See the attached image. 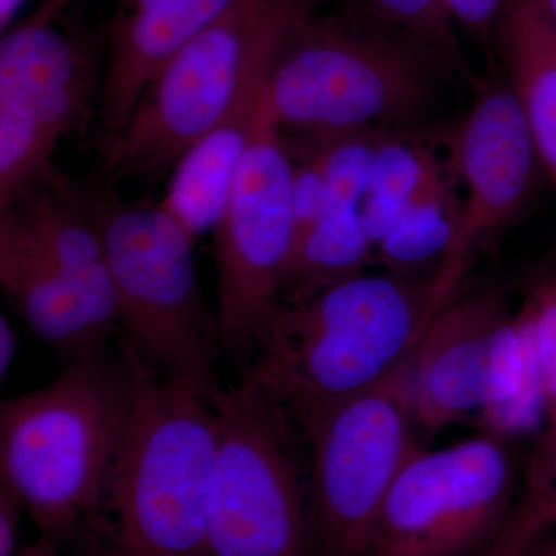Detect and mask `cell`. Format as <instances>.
<instances>
[{"label":"cell","mask_w":556,"mask_h":556,"mask_svg":"<svg viewBox=\"0 0 556 556\" xmlns=\"http://www.w3.org/2000/svg\"><path fill=\"white\" fill-rule=\"evenodd\" d=\"M452 300L437 269L364 273L308 298L283 300L243 372L280 399L303 431L405 367Z\"/></svg>","instance_id":"1"},{"label":"cell","mask_w":556,"mask_h":556,"mask_svg":"<svg viewBox=\"0 0 556 556\" xmlns=\"http://www.w3.org/2000/svg\"><path fill=\"white\" fill-rule=\"evenodd\" d=\"M134 399L105 504L116 556H208L218 409L195 382L155 369L127 343Z\"/></svg>","instance_id":"2"},{"label":"cell","mask_w":556,"mask_h":556,"mask_svg":"<svg viewBox=\"0 0 556 556\" xmlns=\"http://www.w3.org/2000/svg\"><path fill=\"white\" fill-rule=\"evenodd\" d=\"M134 399L129 361L72 358L47 386L0 405V479L47 536L97 535L113 456Z\"/></svg>","instance_id":"3"},{"label":"cell","mask_w":556,"mask_h":556,"mask_svg":"<svg viewBox=\"0 0 556 556\" xmlns=\"http://www.w3.org/2000/svg\"><path fill=\"white\" fill-rule=\"evenodd\" d=\"M441 67L448 65L367 17L325 16L311 7L278 50L268 100L285 137L390 130L430 112Z\"/></svg>","instance_id":"4"},{"label":"cell","mask_w":556,"mask_h":556,"mask_svg":"<svg viewBox=\"0 0 556 556\" xmlns=\"http://www.w3.org/2000/svg\"><path fill=\"white\" fill-rule=\"evenodd\" d=\"M313 0H237L155 73L116 137L105 139L110 178L174 169L178 160L269 78L278 50Z\"/></svg>","instance_id":"5"},{"label":"cell","mask_w":556,"mask_h":556,"mask_svg":"<svg viewBox=\"0 0 556 556\" xmlns=\"http://www.w3.org/2000/svg\"><path fill=\"white\" fill-rule=\"evenodd\" d=\"M51 178L100 232L129 345L167 375L217 390V321L208 317L197 278L195 239L161 203H127L102 188Z\"/></svg>","instance_id":"6"},{"label":"cell","mask_w":556,"mask_h":556,"mask_svg":"<svg viewBox=\"0 0 556 556\" xmlns=\"http://www.w3.org/2000/svg\"><path fill=\"white\" fill-rule=\"evenodd\" d=\"M222 434L208 556H308L311 500L294 417L251 376L211 394Z\"/></svg>","instance_id":"7"},{"label":"cell","mask_w":556,"mask_h":556,"mask_svg":"<svg viewBox=\"0 0 556 556\" xmlns=\"http://www.w3.org/2000/svg\"><path fill=\"white\" fill-rule=\"evenodd\" d=\"M515 468L495 434L420 447L388 490L357 556H485L515 507Z\"/></svg>","instance_id":"8"},{"label":"cell","mask_w":556,"mask_h":556,"mask_svg":"<svg viewBox=\"0 0 556 556\" xmlns=\"http://www.w3.org/2000/svg\"><path fill=\"white\" fill-rule=\"evenodd\" d=\"M412 361L302 431L309 445L311 515L324 556H357L388 490L420 448Z\"/></svg>","instance_id":"9"},{"label":"cell","mask_w":556,"mask_h":556,"mask_svg":"<svg viewBox=\"0 0 556 556\" xmlns=\"http://www.w3.org/2000/svg\"><path fill=\"white\" fill-rule=\"evenodd\" d=\"M214 232L219 342L237 353L257 350L280 303L295 236L292 159L268 86Z\"/></svg>","instance_id":"10"},{"label":"cell","mask_w":556,"mask_h":556,"mask_svg":"<svg viewBox=\"0 0 556 556\" xmlns=\"http://www.w3.org/2000/svg\"><path fill=\"white\" fill-rule=\"evenodd\" d=\"M445 159L463 193L455 240L438 274L457 292L475 249L519 217L543 172L507 80L478 84Z\"/></svg>","instance_id":"11"},{"label":"cell","mask_w":556,"mask_h":556,"mask_svg":"<svg viewBox=\"0 0 556 556\" xmlns=\"http://www.w3.org/2000/svg\"><path fill=\"white\" fill-rule=\"evenodd\" d=\"M510 313L497 292L456 298L439 311L412 362L417 426L426 438L479 412L496 332Z\"/></svg>","instance_id":"12"},{"label":"cell","mask_w":556,"mask_h":556,"mask_svg":"<svg viewBox=\"0 0 556 556\" xmlns=\"http://www.w3.org/2000/svg\"><path fill=\"white\" fill-rule=\"evenodd\" d=\"M237 0H116L101 83L105 139L129 121L150 79Z\"/></svg>","instance_id":"13"},{"label":"cell","mask_w":556,"mask_h":556,"mask_svg":"<svg viewBox=\"0 0 556 556\" xmlns=\"http://www.w3.org/2000/svg\"><path fill=\"white\" fill-rule=\"evenodd\" d=\"M0 283L28 327L72 358L104 350L119 324L116 311L62 273L7 212H0Z\"/></svg>","instance_id":"14"},{"label":"cell","mask_w":556,"mask_h":556,"mask_svg":"<svg viewBox=\"0 0 556 556\" xmlns=\"http://www.w3.org/2000/svg\"><path fill=\"white\" fill-rule=\"evenodd\" d=\"M93 68L86 51L53 22L22 21L0 40V109L62 137L89 110Z\"/></svg>","instance_id":"15"},{"label":"cell","mask_w":556,"mask_h":556,"mask_svg":"<svg viewBox=\"0 0 556 556\" xmlns=\"http://www.w3.org/2000/svg\"><path fill=\"white\" fill-rule=\"evenodd\" d=\"M496 43L541 170L556 193V22L541 0H508Z\"/></svg>","instance_id":"16"},{"label":"cell","mask_w":556,"mask_h":556,"mask_svg":"<svg viewBox=\"0 0 556 556\" xmlns=\"http://www.w3.org/2000/svg\"><path fill=\"white\" fill-rule=\"evenodd\" d=\"M268 79L247 91L237 108L190 148L172 169L169 185L160 203L193 239L204 230H214L222 218Z\"/></svg>","instance_id":"17"},{"label":"cell","mask_w":556,"mask_h":556,"mask_svg":"<svg viewBox=\"0 0 556 556\" xmlns=\"http://www.w3.org/2000/svg\"><path fill=\"white\" fill-rule=\"evenodd\" d=\"M51 169L0 212L11 215L62 273L118 313L100 232L54 182Z\"/></svg>","instance_id":"18"},{"label":"cell","mask_w":556,"mask_h":556,"mask_svg":"<svg viewBox=\"0 0 556 556\" xmlns=\"http://www.w3.org/2000/svg\"><path fill=\"white\" fill-rule=\"evenodd\" d=\"M477 416L484 433L503 439L525 437L547 420L535 350L518 309L497 329Z\"/></svg>","instance_id":"19"},{"label":"cell","mask_w":556,"mask_h":556,"mask_svg":"<svg viewBox=\"0 0 556 556\" xmlns=\"http://www.w3.org/2000/svg\"><path fill=\"white\" fill-rule=\"evenodd\" d=\"M376 265L358 208L331 206L313 228L295 237L281 285L280 302L308 298L321 289L368 273Z\"/></svg>","instance_id":"20"},{"label":"cell","mask_w":556,"mask_h":556,"mask_svg":"<svg viewBox=\"0 0 556 556\" xmlns=\"http://www.w3.org/2000/svg\"><path fill=\"white\" fill-rule=\"evenodd\" d=\"M459 212V185L445 159L441 174L376 244V265L404 276L438 269L452 249Z\"/></svg>","instance_id":"21"},{"label":"cell","mask_w":556,"mask_h":556,"mask_svg":"<svg viewBox=\"0 0 556 556\" xmlns=\"http://www.w3.org/2000/svg\"><path fill=\"white\" fill-rule=\"evenodd\" d=\"M444 167L445 156H439L428 142L390 130L383 134L361 206L362 219L375 247Z\"/></svg>","instance_id":"22"},{"label":"cell","mask_w":556,"mask_h":556,"mask_svg":"<svg viewBox=\"0 0 556 556\" xmlns=\"http://www.w3.org/2000/svg\"><path fill=\"white\" fill-rule=\"evenodd\" d=\"M556 525V422L547 424L527 464L525 489L506 529L485 556H515Z\"/></svg>","instance_id":"23"},{"label":"cell","mask_w":556,"mask_h":556,"mask_svg":"<svg viewBox=\"0 0 556 556\" xmlns=\"http://www.w3.org/2000/svg\"><path fill=\"white\" fill-rule=\"evenodd\" d=\"M368 21L430 51L450 68H466L444 0H357Z\"/></svg>","instance_id":"24"},{"label":"cell","mask_w":556,"mask_h":556,"mask_svg":"<svg viewBox=\"0 0 556 556\" xmlns=\"http://www.w3.org/2000/svg\"><path fill=\"white\" fill-rule=\"evenodd\" d=\"M387 130H365L329 138H289L317 156L327 178L331 206L358 208L367 193L379 142Z\"/></svg>","instance_id":"25"},{"label":"cell","mask_w":556,"mask_h":556,"mask_svg":"<svg viewBox=\"0 0 556 556\" xmlns=\"http://www.w3.org/2000/svg\"><path fill=\"white\" fill-rule=\"evenodd\" d=\"M62 137L58 131L0 109V208L42 179Z\"/></svg>","instance_id":"26"},{"label":"cell","mask_w":556,"mask_h":556,"mask_svg":"<svg viewBox=\"0 0 556 556\" xmlns=\"http://www.w3.org/2000/svg\"><path fill=\"white\" fill-rule=\"evenodd\" d=\"M519 313L525 316L535 350L546 402L547 424L556 422V262L533 278Z\"/></svg>","instance_id":"27"},{"label":"cell","mask_w":556,"mask_h":556,"mask_svg":"<svg viewBox=\"0 0 556 556\" xmlns=\"http://www.w3.org/2000/svg\"><path fill=\"white\" fill-rule=\"evenodd\" d=\"M508 0H444L456 28H463L482 47L496 42L497 28Z\"/></svg>","instance_id":"28"},{"label":"cell","mask_w":556,"mask_h":556,"mask_svg":"<svg viewBox=\"0 0 556 556\" xmlns=\"http://www.w3.org/2000/svg\"><path fill=\"white\" fill-rule=\"evenodd\" d=\"M22 508L25 506L20 493L0 479V556L16 554Z\"/></svg>","instance_id":"29"},{"label":"cell","mask_w":556,"mask_h":556,"mask_svg":"<svg viewBox=\"0 0 556 556\" xmlns=\"http://www.w3.org/2000/svg\"><path fill=\"white\" fill-rule=\"evenodd\" d=\"M17 351L16 331L11 327L9 318L0 317V376L9 375L11 364Z\"/></svg>","instance_id":"30"},{"label":"cell","mask_w":556,"mask_h":556,"mask_svg":"<svg viewBox=\"0 0 556 556\" xmlns=\"http://www.w3.org/2000/svg\"><path fill=\"white\" fill-rule=\"evenodd\" d=\"M72 2L73 0H43L27 20L33 22H53L56 20L58 14Z\"/></svg>","instance_id":"31"},{"label":"cell","mask_w":556,"mask_h":556,"mask_svg":"<svg viewBox=\"0 0 556 556\" xmlns=\"http://www.w3.org/2000/svg\"><path fill=\"white\" fill-rule=\"evenodd\" d=\"M27 0H0V30L7 31L13 27L20 11L24 9Z\"/></svg>","instance_id":"32"},{"label":"cell","mask_w":556,"mask_h":556,"mask_svg":"<svg viewBox=\"0 0 556 556\" xmlns=\"http://www.w3.org/2000/svg\"><path fill=\"white\" fill-rule=\"evenodd\" d=\"M20 556H64L58 552V548L54 547L53 541H51V536L43 538L42 541H39L35 546L28 547L27 551L22 552Z\"/></svg>","instance_id":"33"},{"label":"cell","mask_w":556,"mask_h":556,"mask_svg":"<svg viewBox=\"0 0 556 556\" xmlns=\"http://www.w3.org/2000/svg\"><path fill=\"white\" fill-rule=\"evenodd\" d=\"M548 552H551V544H546L543 540H540L515 556H548Z\"/></svg>","instance_id":"34"},{"label":"cell","mask_w":556,"mask_h":556,"mask_svg":"<svg viewBox=\"0 0 556 556\" xmlns=\"http://www.w3.org/2000/svg\"><path fill=\"white\" fill-rule=\"evenodd\" d=\"M90 556H116L115 552L108 546V544H102L101 541L91 540L90 541Z\"/></svg>","instance_id":"35"},{"label":"cell","mask_w":556,"mask_h":556,"mask_svg":"<svg viewBox=\"0 0 556 556\" xmlns=\"http://www.w3.org/2000/svg\"><path fill=\"white\" fill-rule=\"evenodd\" d=\"M541 2H543L547 13L551 14L552 20L556 22V0H541Z\"/></svg>","instance_id":"36"},{"label":"cell","mask_w":556,"mask_h":556,"mask_svg":"<svg viewBox=\"0 0 556 556\" xmlns=\"http://www.w3.org/2000/svg\"><path fill=\"white\" fill-rule=\"evenodd\" d=\"M548 556H556V541L554 544H551V552H548Z\"/></svg>","instance_id":"37"}]
</instances>
